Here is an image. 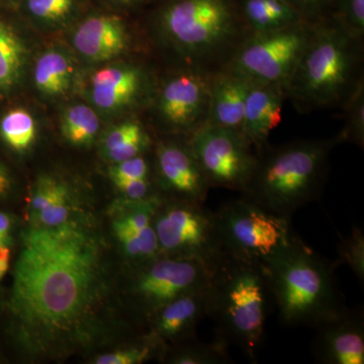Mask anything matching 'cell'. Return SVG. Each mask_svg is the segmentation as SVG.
<instances>
[{
    "label": "cell",
    "mask_w": 364,
    "mask_h": 364,
    "mask_svg": "<svg viewBox=\"0 0 364 364\" xmlns=\"http://www.w3.org/2000/svg\"><path fill=\"white\" fill-rule=\"evenodd\" d=\"M114 230L124 253L131 259L142 262L159 255V243L153 224L136 229L117 220Z\"/></svg>",
    "instance_id": "cell-25"
},
{
    "label": "cell",
    "mask_w": 364,
    "mask_h": 364,
    "mask_svg": "<svg viewBox=\"0 0 364 364\" xmlns=\"http://www.w3.org/2000/svg\"><path fill=\"white\" fill-rule=\"evenodd\" d=\"M157 26L188 68L208 73L226 66L251 33L239 0H169L158 14Z\"/></svg>",
    "instance_id": "cell-3"
},
{
    "label": "cell",
    "mask_w": 364,
    "mask_h": 364,
    "mask_svg": "<svg viewBox=\"0 0 364 364\" xmlns=\"http://www.w3.org/2000/svg\"><path fill=\"white\" fill-rule=\"evenodd\" d=\"M215 218L223 250L260 265L296 235L291 219L272 214L243 196L224 203Z\"/></svg>",
    "instance_id": "cell-7"
},
{
    "label": "cell",
    "mask_w": 364,
    "mask_h": 364,
    "mask_svg": "<svg viewBox=\"0 0 364 364\" xmlns=\"http://www.w3.org/2000/svg\"><path fill=\"white\" fill-rule=\"evenodd\" d=\"M251 85L247 79L225 67L213 72L210 79L208 124L241 131Z\"/></svg>",
    "instance_id": "cell-19"
},
{
    "label": "cell",
    "mask_w": 364,
    "mask_h": 364,
    "mask_svg": "<svg viewBox=\"0 0 364 364\" xmlns=\"http://www.w3.org/2000/svg\"><path fill=\"white\" fill-rule=\"evenodd\" d=\"M153 226L160 253L172 257L200 261L212 267L224 252L218 233L215 213L205 203L162 198Z\"/></svg>",
    "instance_id": "cell-8"
},
{
    "label": "cell",
    "mask_w": 364,
    "mask_h": 364,
    "mask_svg": "<svg viewBox=\"0 0 364 364\" xmlns=\"http://www.w3.org/2000/svg\"><path fill=\"white\" fill-rule=\"evenodd\" d=\"M100 127L97 112L86 105H71L62 114V135L72 145H90L97 136Z\"/></svg>",
    "instance_id": "cell-24"
},
{
    "label": "cell",
    "mask_w": 364,
    "mask_h": 364,
    "mask_svg": "<svg viewBox=\"0 0 364 364\" xmlns=\"http://www.w3.org/2000/svg\"><path fill=\"white\" fill-rule=\"evenodd\" d=\"M330 16L354 39L363 42L364 0H335Z\"/></svg>",
    "instance_id": "cell-30"
},
{
    "label": "cell",
    "mask_w": 364,
    "mask_h": 364,
    "mask_svg": "<svg viewBox=\"0 0 364 364\" xmlns=\"http://www.w3.org/2000/svg\"><path fill=\"white\" fill-rule=\"evenodd\" d=\"M188 141L210 188L245 191L258 155L241 131L207 124Z\"/></svg>",
    "instance_id": "cell-10"
},
{
    "label": "cell",
    "mask_w": 364,
    "mask_h": 364,
    "mask_svg": "<svg viewBox=\"0 0 364 364\" xmlns=\"http://www.w3.org/2000/svg\"><path fill=\"white\" fill-rule=\"evenodd\" d=\"M239 7L250 33L273 32L306 21L287 0H239Z\"/></svg>",
    "instance_id": "cell-20"
},
{
    "label": "cell",
    "mask_w": 364,
    "mask_h": 364,
    "mask_svg": "<svg viewBox=\"0 0 364 364\" xmlns=\"http://www.w3.org/2000/svg\"><path fill=\"white\" fill-rule=\"evenodd\" d=\"M112 179L151 178V165L143 155L116 163L109 168Z\"/></svg>",
    "instance_id": "cell-34"
},
{
    "label": "cell",
    "mask_w": 364,
    "mask_h": 364,
    "mask_svg": "<svg viewBox=\"0 0 364 364\" xmlns=\"http://www.w3.org/2000/svg\"><path fill=\"white\" fill-rule=\"evenodd\" d=\"M112 182L126 200H144L160 196L153 189L151 178L112 179Z\"/></svg>",
    "instance_id": "cell-35"
},
{
    "label": "cell",
    "mask_w": 364,
    "mask_h": 364,
    "mask_svg": "<svg viewBox=\"0 0 364 364\" xmlns=\"http://www.w3.org/2000/svg\"><path fill=\"white\" fill-rule=\"evenodd\" d=\"M69 215H70V205H69V196H67L41 210L33 219H35V225L57 227L68 221Z\"/></svg>",
    "instance_id": "cell-36"
},
{
    "label": "cell",
    "mask_w": 364,
    "mask_h": 364,
    "mask_svg": "<svg viewBox=\"0 0 364 364\" xmlns=\"http://www.w3.org/2000/svg\"><path fill=\"white\" fill-rule=\"evenodd\" d=\"M312 353L323 364L364 363L363 309L343 306L313 327Z\"/></svg>",
    "instance_id": "cell-13"
},
{
    "label": "cell",
    "mask_w": 364,
    "mask_h": 364,
    "mask_svg": "<svg viewBox=\"0 0 364 364\" xmlns=\"http://www.w3.org/2000/svg\"><path fill=\"white\" fill-rule=\"evenodd\" d=\"M11 217L6 213L0 212V243L9 246L11 243Z\"/></svg>",
    "instance_id": "cell-38"
},
{
    "label": "cell",
    "mask_w": 364,
    "mask_h": 364,
    "mask_svg": "<svg viewBox=\"0 0 364 364\" xmlns=\"http://www.w3.org/2000/svg\"><path fill=\"white\" fill-rule=\"evenodd\" d=\"M315 23L305 21L273 32L251 33L225 68L251 83L286 85L310 42Z\"/></svg>",
    "instance_id": "cell-9"
},
{
    "label": "cell",
    "mask_w": 364,
    "mask_h": 364,
    "mask_svg": "<svg viewBox=\"0 0 364 364\" xmlns=\"http://www.w3.org/2000/svg\"><path fill=\"white\" fill-rule=\"evenodd\" d=\"M157 183L176 200L205 203L210 186L193 154L188 138L186 142L161 141L155 149Z\"/></svg>",
    "instance_id": "cell-14"
},
{
    "label": "cell",
    "mask_w": 364,
    "mask_h": 364,
    "mask_svg": "<svg viewBox=\"0 0 364 364\" xmlns=\"http://www.w3.org/2000/svg\"><path fill=\"white\" fill-rule=\"evenodd\" d=\"M272 299L259 263L223 252L210 267L207 284V317L217 326V337L236 345L256 361L264 336Z\"/></svg>",
    "instance_id": "cell-5"
},
{
    "label": "cell",
    "mask_w": 364,
    "mask_h": 364,
    "mask_svg": "<svg viewBox=\"0 0 364 364\" xmlns=\"http://www.w3.org/2000/svg\"><path fill=\"white\" fill-rule=\"evenodd\" d=\"M330 140H301L257 152L258 159L244 198L277 215L294 212L320 198L329 172Z\"/></svg>",
    "instance_id": "cell-4"
},
{
    "label": "cell",
    "mask_w": 364,
    "mask_h": 364,
    "mask_svg": "<svg viewBox=\"0 0 364 364\" xmlns=\"http://www.w3.org/2000/svg\"><path fill=\"white\" fill-rule=\"evenodd\" d=\"M0 136L11 149L23 152L35 142L37 124L30 112L16 107L0 119Z\"/></svg>",
    "instance_id": "cell-26"
},
{
    "label": "cell",
    "mask_w": 364,
    "mask_h": 364,
    "mask_svg": "<svg viewBox=\"0 0 364 364\" xmlns=\"http://www.w3.org/2000/svg\"><path fill=\"white\" fill-rule=\"evenodd\" d=\"M147 83V75L141 67L127 63L105 66L91 78L90 100L102 111H122L143 97Z\"/></svg>",
    "instance_id": "cell-15"
},
{
    "label": "cell",
    "mask_w": 364,
    "mask_h": 364,
    "mask_svg": "<svg viewBox=\"0 0 364 364\" xmlns=\"http://www.w3.org/2000/svg\"><path fill=\"white\" fill-rule=\"evenodd\" d=\"M102 146L107 159L119 163L145 154L151 147V138L140 122L129 119L107 132Z\"/></svg>",
    "instance_id": "cell-22"
},
{
    "label": "cell",
    "mask_w": 364,
    "mask_h": 364,
    "mask_svg": "<svg viewBox=\"0 0 364 364\" xmlns=\"http://www.w3.org/2000/svg\"><path fill=\"white\" fill-rule=\"evenodd\" d=\"M26 14L41 26L65 25L78 11L79 0H23Z\"/></svg>",
    "instance_id": "cell-28"
},
{
    "label": "cell",
    "mask_w": 364,
    "mask_h": 364,
    "mask_svg": "<svg viewBox=\"0 0 364 364\" xmlns=\"http://www.w3.org/2000/svg\"><path fill=\"white\" fill-rule=\"evenodd\" d=\"M342 109H344L343 130L336 136L337 142L355 144L364 147V79L359 81Z\"/></svg>",
    "instance_id": "cell-29"
},
{
    "label": "cell",
    "mask_w": 364,
    "mask_h": 364,
    "mask_svg": "<svg viewBox=\"0 0 364 364\" xmlns=\"http://www.w3.org/2000/svg\"><path fill=\"white\" fill-rule=\"evenodd\" d=\"M11 188V179L7 170L0 164V198L9 193Z\"/></svg>",
    "instance_id": "cell-39"
},
{
    "label": "cell",
    "mask_w": 364,
    "mask_h": 364,
    "mask_svg": "<svg viewBox=\"0 0 364 364\" xmlns=\"http://www.w3.org/2000/svg\"><path fill=\"white\" fill-rule=\"evenodd\" d=\"M153 354V345L150 342L143 343L140 346H134L131 348L124 349L114 352V353L105 354L95 359L97 364H139L148 360Z\"/></svg>",
    "instance_id": "cell-33"
},
{
    "label": "cell",
    "mask_w": 364,
    "mask_h": 364,
    "mask_svg": "<svg viewBox=\"0 0 364 364\" xmlns=\"http://www.w3.org/2000/svg\"><path fill=\"white\" fill-rule=\"evenodd\" d=\"M286 100L284 85L252 83L249 88L241 132L257 152L267 147L270 134L282 122Z\"/></svg>",
    "instance_id": "cell-17"
},
{
    "label": "cell",
    "mask_w": 364,
    "mask_h": 364,
    "mask_svg": "<svg viewBox=\"0 0 364 364\" xmlns=\"http://www.w3.org/2000/svg\"><path fill=\"white\" fill-rule=\"evenodd\" d=\"M72 44L83 58L98 63L123 55L130 46V33L119 16L93 14L76 26Z\"/></svg>",
    "instance_id": "cell-16"
},
{
    "label": "cell",
    "mask_w": 364,
    "mask_h": 364,
    "mask_svg": "<svg viewBox=\"0 0 364 364\" xmlns=\"http://www.w3.org/2000/svg\"><path fill=\"white\" fill-rule=\"evenodd\" d=\"M14 267L11 313L36 355L85 344L105 291L100 240L82 225H35L23 233Z\"/></svg>",
    "instance_id": "cell-1"
},
{
    "label": "cell",
    "mask_w": 364,
    "mask_h": 364,
    "mask_svg": "<svg viewBox=\"0 0 364 364\" xmlns=\"http://www.w3.org/2000/svg\"><path fill=\"white\" fill-rule=\"evenodd\" d=\"M6 270L2 269L1 267H0V279H2V277H4V274H6Z\"/></svg>",
    "instance_id": "cell-42"
},
{
    "label": "cell",
    "mask_w": 364,
    "mask_h": 364,
    "mask_svg": "<svg viewBox=\"0 0 364 364\" xmlns=\"http://www.w3.org/2000/svg\"><path fill=\"white\" fill-rule=\"evenodd\" d=\"M287 1L301 14L304 20L315 23L330 16L335 0H287Z\"/></svg>",
    "instance_id": "cell-37"
},
{
    "label": "cell",
    "mask_w": 364,
    "mask_h": 364,
    "mask_svg": "<svg viewBox=\"0 0 364 364\" xmlns=\"http://www.w3.org/2000/svg\"><path fill=\"white\" fill-rule=\"evenodd\" d=\"M207 284L181 294L152 314L153 337L159 341L196 338L195 330L207 317Z\"/></svg>",
    "instance_id": "cell-18"
},
{
    "label": "cell",
    "mask_w": 364,
    "mask_h": 364,
    "mask_svg": "<svg viewBox=\"0 0 364 364\" xmlns=\"http://www.w3.org/2000/svg\"><path fill=\"white\" fill-rule=\"evenodd\" d=\"M261 267L282 324L313 328L345 306L334 277L336 264L298 235Z\"/></svg>",
    "instance_id": "cell-6"
},
{
    "label": "cell",
    "mask_w": 364,
    "mask_h": 364,
    "mask_svg": "<svg viewBox=\"0 0 364 364\" xmlns=\"http://www.w3.org/2000/svg\"><path fill=\"white\" fill-rule=\"evenodd\" d=\"M225 340L215 337L210 342H198L196 338L181 347L170 360L176 364H226L229 363V353Z\"/></svg>",
    "instance_id": "cell-27"
},
{
    "label": "cell",
    "mask_w": 364,
    "mask_h": 364,
    "mask_svg": "<svg viewBox=\"0 0 364 364\" xmlns=\"http://www.w3.org/2000/svg\"><path fill=\"white\" fill-rule=\"evenodd\" d=\"M28 50L11 25L0 18V91L9 92L20 82Z\"/></svg>",
    "instance_id": "cell-23"
},
{
    "label": "cell",
    "mask_w": 364,
    "mask_h": 364,
    "mask_svg": "<svg viewBox=\"0 0 364 364\" xmlns=\"http://www.w3.org/2000/svg\"><path fill=\"white\" fill-rule=\"evenodd\" d=\"M73 77V62L60 49H49L42 53L33 67V83L45 97L65 95L70 90Z\"/></svg>",
    "instance_id": "cell-21"
},
{
    "label": "cell",
    "mask_w": 364,
    "mask_h": 364,
    "mask_svg": "<svg viewBox=\"0 0 364 364\" xmlns=\"http://www.w3.org/2000/svg\"><path fill=\"white\" fill-rule=\"evenodd\" d=\"M337 263L348 265L361 282L364 280V234L363 230L354 227L348 236L340 239Z\"/></svg>",
    "instance_id": "cell-31"
},
{
    "label": "cell",
    "mask_w": 364,
    "mask_h": 364,
    "mask_svg": "<svg viewBox=\"0 0 364 364\" xmlns=\"http://www.w3.org/2000/svg\"><path fill=\"white\" fill-rule=\"evenodd\" d=\"M67 196H69V191L63 182L52 176L40 177L31 198V215L35 217L43 208Z\"/></svg>",
    "instance_id": "cell-32"
},
{
    "label": "cell",
    "mask_w": 364,
    "mask_h": 364,
    "mask_svg": "<svg viewBox=\"0 0 364 364\" xmlns=\"http://www.w3.org/2000/svg\"><path fill=\"white\" fill-rule=\"evenodd\" d=\"M133 291L147 312L154 314L172 299L205 286L210 267L200 261L159 255L143 261Z\"/></svg>",
    "instance_id": "cell-12"
},
{
    "label": "cell",
    "mask_w": 364,
    "mask_h": 364,
    "mask_svg": "<svg viewBox=\"0 0 364 364\" xmlns=\"http://www.w3.org/2000/svg\"><path fill=\"white\" fill-rule=\"evenodd\" d=\"M210 75L186 68L164 80L155 100V112L163 126L189 138L208 124Z\"/></svg>",
    "instance_id": "cell-11"
},
{
    "label": "cell",
    "mask_w": 364,
    "mask_h": 364,
    "mask_svg": "<svg viewBox=\"0 0 364 364\" xmlns=\"http://www.w3.org/2000/svg\"><path fill=\"white\" fill-rule=\"evenodd\" d=\"M9 255H11V251L7 245L0 243V267L6 272L9 268Z\"/></svg>",
    "instance_id": "cell-40"
},
{
    "label": "cell",
    "mask_w": 364,
    "mask_h": 364,
    "mask_svg": "<svg viewBox=\"0 0 364 364\" xmlns=\"http://www.w3.org/2000/svg\"><path fill=\"white\" fill-rule=\"evenodd\" d=\"M105 1L119 6H136L144 4L146 0H105Z\"/></svg>",
    "instance_id": "cell-41"
},
{
    "label": "cell",
    "mask_w": 364,
    "mask_h": 364,
    "mask_svg": "<svg viewBox=\"0 0 364 364\" xmlns=\"http://www.w3.org/2000/svg\"><path fill=\"white\" fill-rule=\"evenodd\" d=\"M363 42L331 16L316 21L310 42L284 85L287 100L301 114L343 107L359 81Z\"/></svg>",
    "instance_id": "cell-2"
}]
</instances>
